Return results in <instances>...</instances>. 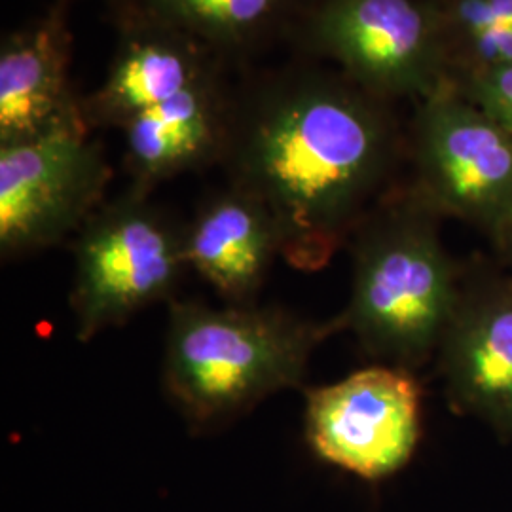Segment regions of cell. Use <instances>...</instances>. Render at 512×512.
Listing matches in <instances>:
<instances>
[{"label":"cell","instance_id":"6da1fadb","mask_svg":"<svg viewBox=\"0 0 512 512\" xmlns=\"http://www.w3.org/2000/svg\"><path fill=\"white\" fill-rule=\"evenodd\" d=\"M387 105L304 57L230 86L220 164L268 209L289 266L325 268L380 203L401 147Z\"/></svg>","mask_w":512,"mask_h":512},{"label":"cell","instance_id":"7a4b0ae2","mask_svg":"<svg viewBox=\"0 0 512 512\" xmlns=\"http://www.w3.org/2000/svg\"><path fill=\"white\" fill-rule=\"evenodd\" d=\"M338 327L275 308L171 302L165 332V393L192 427L232 420L304 382L311 353Z\"/></svg>","mask_w":512,"mask_h":512},{"label":"cell","instance_id":"3957f363","mask_svg":"<svg viewBox=\"0 0 512 512\" xmlns=\"http://www.w3.org/2000/svg\"><path fill=\"white\" fill-rule=\"evenodd\" d=\"M435 213L414 190L382 198L353 232V289L336 327L412 370L440 348L461 296Z\"/></svg>","mask_w":512,"mask_h":512},{"label":"cell","instance_id":"277c9868","mask_svg":"<svg viewBox=\"0 0 512 512\" xmlns=\"http://www.w3.org/2000/svg\"><path fill=\"white\" fill-rule=\"evenodd\" d=\"M289 44L385 101H421L450 84L433 0H310Z\"/></svg>","mask_w":512,"mask_h":512},{"label":"cell","instance_id":"5b68a950","mask_svg":"<svg viewBox=\"0 0 512 512\" xmlns=\"http://www.w3.org/2000/svg\"><path fill=\"white\" fill-rule=\"evenodd\" d=\"M129 186L74 236L71 308L76 338L90 342L150 304L169 300L186 268L183 226Z\"/></svg>","mask_w":512,"mask_h":512},{"label":"cell","instance_id":"8992f818","mask_svg":"<svg viewBox=\"0 0 512 512\" xmlns=\"http://www.w3.org/2000/svg\"><path fill=\"white\" fill-rule=\"evenodd\" d=\"M410 150L414 192L433 211L511 232L512 137L456 84L418 101Z\"/></svg>","mask_w":512,"mask_h":512},{"label":"cell","instance_id":"52a82bcc","mask_svg":"<svg viewBox=\"0 0 512 512\" xmlns=\"http://www.w3.org/2000/svg\"><path fill=\"white\" fill-rule=\"evenodd\" d=\"M86 131L0 147V253L33 255L76 236L103 205L110 167Z\"/></svg>","mask_w":512,"mask_h":512},{"label":"cell","instance_id":"ba28073f","mask_svg":"<svg viewBox=\"0 0 512 512\" xmlns=\"http://www.w3.org/2000/svg\"><path fill=\"white\" fill-rule=\"evenodd\" d=\"M421 433V391L412 370L370 366L306 391V439L313 454L366 480L397 473Z\"/></svg>","mask_w":512,"mask_h":512},{"label":"cell","instance_id":"9c48e42d","mask_svg":"<svg viewBox=\"0 0 512 512\" xmlns=\"http://www.w3.org/2000/svg\"><path fill=\"white\" fill-rule=\"evenodd\" d=\"M71 0L8 33L0 46V147L63 131L92 133L71 84Z\"/></svg>","mask_w":512,"mask_h":512},{"label":"cell","instance_id":"30bf717a","mask_svg":"<svg viewBox=\"0 0 512 512\" xmlns=\"http://www.w3.org/2000/svg\"><path fill=\"white\" fill-rule=\"evenodd\" d=\"M118 46L103 84L82 99L90 131L128 126L139 114L226 73L200 42L145 21L116 23Z\"/></svg>","mask_w":512,"mask_h":512},{"label":"cell","instance_id":"8fae6325","mask_svg":"<svg viewBox=\"0 0 512 512\" xmlns=\"http://www.w3.org/2000/svg\"><path fill=\"white\" fill-rule=\"evenodd\" d=\"M439 349L450 401L512 440V287L461 298Z\"/></svg>","mask_w":512,"mask_h":512},{"label":"cell","instance_id":"7c38bea8","mask_svg":"<svg viewBox=\"0 0 512 512\" xmlns=\"http://www.w3.org/2000/svg\"><path fill=\"white\" fill-rule=\"evenodd\" d=\"M186 268L207 281L228 304H249L275 256L279 236L268 209L234 184L198 207L183 226Z\"/></svg>","mask_w":512,"mask_h":512},{"label":"cell","instance_id":"4fadbf2b","mask_svg":"<svg viewBox=\"0 0 512 512\" xmlns=\"http://www.w3.org/2000/svg\"><path fill=\"white\" fill-rule=\"evenodd\" d=\"M230 82L226 73L133 118L124 133L131 186L152 192L177 175L220 164Z\"/></svg>","mask_w":512,"mask_h":512},{"label":"cell","instance_id":"5bb4252c","mask_svg":"<svg viewBox=\"0 0 512 512\" xmlns=\"http://www.w3.org/2000/svg\"><path fill=\"white\" fill-rule=\"evenodd\" d=\"M116 23L145 21L200 42L226 65L289 44L310 0H110Z\"/></svg>","mask_w":512,"mask_h":512},{"label":"cell","instance_id":"9a60e30c","mask_svg":"<svg viewBox=\"0 0 512 512\" xmlns=\"http://www.w3.org/2000/svg\"><path fill=\"white\" fill-rule=\"evenodd\" d=\"M433 4L448 50L478 33L512 27V0H433Z\"/></svg>","mask_w":512,"mask_h":512},{"label":"cell","instance_id":"2e32d148","mask_svg":"<svg viewBox=\"0 0 512 512\" xmlns=\"http://www.w3.org/2000/svg\"><path fill=\"white\" fill-rule=\"evenodd\" d=\"M450 82L473 74L512 67V27L492 29L465 38L448 50Z\"/></svg>","mask_w":512,"mask_h":512},{"label":"cell","instance_id":"e0dca14e","mask_svg":"<svg viewBox=\"0 0 512 512\" xmlns=\"http://www.w3.org/2000/svg\"><path fill=\"white\" fill-rule=\"evenodd\" d=\"M452 84L512 137V67L473 74Z\"/></svg>","mask_w":512,"mask_h":512},{"label":"cell","instance_id":"ac0fdd59","mask_svg":"<svg viewBox=\"0 0 512 512\" xmlns=\"http://www.w3.org/2000/svg\"><path fill=\"white\" fill-rule=\"evenodd\" d=\"M507 238H509V241H511V251H512V230L507 234Z\"/></svg>","mask_w":512,"mask_h":512}]
</instances>
